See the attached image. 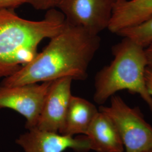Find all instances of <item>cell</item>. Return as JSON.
<instances>
[{
	"label": "cell",
	"mask_w": 152,
	"mask_h": 152,
	"mask_svg": "<svg viewBox=\"0 0 152 152\" xmlns=\"http://www.w3.org/2000/svg\"><path fill=\"white\" fill-rule=\"evenodd\" d=\"M100 41L99 34L66 22L62 31L50 38L41 53L16 73L4 78L0 86L38 83L64 77L84 80Z\"/></svg>",
	"instance_id": "1"
},
{
	"label": "cell",
	"mask_w": 152,
	"mask_h": 152,
	"mask_svg": "<svg viewBox=\"0 0 152 152\" xmlns=\"http://www.w3.org/2000/svg\"><path fill=\"white\" fill-rule=\"evenodd\" d=\"M65 24L63 14L55 9L38 21L22 18L14 10L0 11V78L11 76L32 60L39 44L58 34Z\"/></svg>",
	"instance_id": "2"
},
{
	"label": "cell",
	"mask_w": 152,
	"mask_h": 152,
	"mask_svg": "<svg viewBox=\"0 0 152 152\" xmlns=\"http://www.w3.org/2000/svg\"><path fill=\"white\" fill-rule=\"evenodd\" d=\"M113 60L95 78L94 100L103 104L116 92L126 90L140 96L152 112V96L145 81L147 60L145 48L130 38L123 39L112 47Z\"/></svg>",
	"instance_id": "3"
},
{
	"label": "cell",
	"mask_w": 152,
	"mask_h": 152,
	"mask_svg": "<svg viewBox=\"0 0 152 152\" xmlns=\"http://www.w3.org/2000/svg\"><path fill=\"white\" fill-rule=\"evenodd\" d=\"M99 110L116 126L125 152H141L152 147V126L145 120L139 107H130L120 96L114 95L110 105L101 106Z\"/></svg>",
	"instance_id": "4"
},
{
	"label": "cell",
	"mask_w": 152,
	"mask_h": 152,
	"mask_svg": "<svg viewBox=\"0 0 152 152\" xmlns=\"http://www.w3.org/2000/svg\"><path fill=\"white\" fill-rule=\"evenodd\" d=\"M116 0H58V8L71 25L95 34L108 29Z\"/></svg>",
	"instance_id": "5"
},
{
	"label": "cell",
	"mask_w": 152,
	"mask_h": 152,
	"mask_svg": "<svg viewBox=\"0 0 152 152\" xmlns=\"http://www.w3.org/2000/svg\"><path fill=\"white\" fill-rule=\"evenodd\" d=\"M51 83L0 86V109H10L21 114L26 120L25 126L28 130L36 127Z\"/></svg>",
	"instance_id": "6"
},
{
	"label": "cell",
	"mask_w": 152,
	"mask_h": 152,
	"mask_svg": "<svg viewBox=\"0 0 152 152\" xmlns=\"http://www.w3.org/2000/svg\"><path fill=\"white\" fill-rule=\"evenodd\" d=\"M73 80L64 77L52 81L36 126L41 130L59 133L62 130L72 96Z\"/></svg>",
	"instance_id": "7"
},
{
	"label": "cell",
	"mask_w": 152,
	"mask_h": 152,
	"mask_svg": "<svg viewBox=\"0 0 152 152\" xmlns=\"http://www.w3.org/2000/svg\"><path fill=\"white\" fill-rule=\"evenodd\" d=\"M15 142L24 152H63L68 149L76 152H88L91 150L86 135L75 137L36 127L21 134Z\"/></svg>",
	"instance_id": "8"
},
{
	"label": "cell",
	"mask_w": 152,
	"mask_h": 152,
	"mask_svg": "<svg viewBox=\"0 0 152 152\" xmlns=\"http://www.w3.org/2000/svg\"><path fill=\"white\" fill-rule=\"evenodd\" d=\"M91 150L96 152H123L125 150L118 131L113 121L103 112H99L86 135Z\"/></svg>",
	"instance_id": "9"
},
{
	"label": "cell",
	"mask_w": 152,
	"mask_h": 152,
	"mask_svg": "<svg viewBox=\"0 0 152 152\" xmlns=\"http://www.w3.org/2000/svg\"><path fill=\"white\" fill-rule=\"evenodd\" d=\"M98 112L99 110L90 102L72 95L60 134L71 136L78 134L86 135Z\"/></svg>",
	"instance_id": "10"
},
{
	"label": "cell",
	"mask_w": 152,
	"mask_h": 152,
	"mask_svg": "<svg viewBox=\"0 0 152 152\" xmlns=\"http://www.w3.org/2000/svg\"><path fill=\"white\" fill-rule=\"evenodd\" d=\"M122 37L130 38L144 48L152 42V15L145 21L131 27L125 28L117 33Z\"/></svg>",
	"instance_id": "11"
},
{
	"label": "cell",
	"mask_w": 152,
	"mask_h": 152,
	"mask_svg": "<svg viewBox=\"0 0 152 152\" xmlns=\"http://www.w3.org/2000/svg\"><path fill=\"white\" fill-rule=\"evenodd\" d=\"M58 0H27V4L38 10H49L55 9Z\"/></svg>",
	"instance_id": "12"
},
{
	"label": "cell",
	"mask_w": 152,
	"mask_h": 152,
	"mask_svg": "<svg viewBox=\"0 0 152 152\" xmlns=\"http://www.w3.org/2000/svg\"><path fill=\"white\" fill-rule=\"evenodd\" d=\"M27 4V0H0V11L15 10L17 7Z\"/></svg>",
	"instance_id": "13"
},
{
	"label": "cell",
	"mask_w": 152,
	"mask_h": 152,
	"mask_svg": "<svg viewBox=\"0 0 152 152\" xmlns=\"http://www.w3.org/2000/svg\"><path fill=\"white\" fill-rule=\"evenodd\" d=\"M145 76L148 90L152 96V69L147 67Z\"/></svg>",
	"instance_id": "14"
},
{
	"label": "cell",
	"mask_w": 152,
	"mask_h": 152,
	"mask_svg": "<svg viewBox=\"0 0 152 152\" xmlns=\"http://www.w3.org/2000/svg\"><path fill=\"white\" fill-rule=\"evenodd\" d=\"M147 60V67L152 69V42L145 48Z\"/></svg>",
	"instance_id": "15"
},
{
	"label": "cell",
	"mask_w": 152,
	"mask_h": 152,
	"mask_svg": "<svg viewBox=\"0 0 152 152\" xmlns=\"http://www.w3.org/2000/svg\"><path fill=\"white\" fill-rule=\"evenodd\" d=\"M141 152H152V147H150V148H148V149L144 150V151H142Z\"/></svg>",
	"instance_id": "16"
},
{
	"label": "cell",
	"mask_w": 152,
	"mask_h": 152,
	"mask_svg": "<svg viewBox=\"0 0 152 152\" xmlns=\"http://www.w3.org/2000/svg\"><path fill=\"white\" fill-rule=\"evenodd\" d=\"M11 152V151H10V152Z\"/></svg>",
	"instance_id": "17"
}]
</instances>
